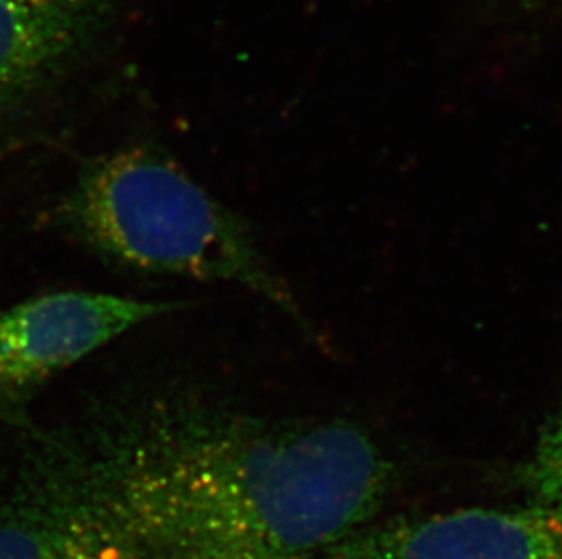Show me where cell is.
Wrapping results in <instances>:
<instances>
[{
	"label": "cell",
	"instance_id": "obj_1",
	"mask_svg": "<svg viewBox=\"0 0 562 559\" xmlns=\"http://www.w3.org/2000/svg\"><path fill=\"white\" fill-rule=\"evenodd\" d=\"M19 427V476L90 506L155 559H308L373 522L392 486L364 429L259 417L187 376Z\"/></svg>",
	"mask_w": 562,
	"mask_h": 559
},
{
	"label": "cell",
	"instance_id": "obj_3",
	"mask_svg": "<svg viewBox=\"0 0 562 559\" xmlns=\"http://www.w3.org/2000/svg\"><path fill=\"white\" fill-rule=\"evenodd\" d=\"M181 306L110 293L59 290L0 311V420L21 425L30 401L55 376Z\"/></svg>",
	"mask_w": 562,
	"mask_h": 559
},
{
	"label": "cell",
	"instance_id": "obj_8",
	"mask_svg": "<svg viewBox=\"0 0 562 559\" xmlns=\"http://www.w3.org/2000/svg\"><path fill=\"white\" fill-rule=\"evenodd\" d=\"M530 2H536V0H530Z\"/></svg>",
	"mask_w": 562,
	"mask_h": 559
},
{
	"label": "cell",
	"instance_id": "obj_4",
	"mask_svg": "<svg viewBox=\"0 0 562 559\" xmlns=\"http://www.w3.org/2000/svg\"><path fill=\"white\" fill-rule=\"evenodd\" d=\"M308 559H562V516L528 503L370 522Z\"/></svg>",
	"mask_w": 562,
	"mask_h": 559
},
{
	"label": "cell",
	"instance_id": "obj_6",
	"mask_svg": "<svg viewBox=\"0 0 562 559\" xmlns=\"http://www.w3.org/2000/svg\"><path fill=\"white\" fill-rule=\"evenodd\" d=\"M0 559L155 558L90 506L19 476L0 503Z\"/></svg>",
	"mask_w": 562,
	"mask_h": 559
},
{
	"label": "cell",
	"instance_id": "obj_5",
	"mask_svg": "<svg viewBox=\"0 0 562 559\" xmlns=\"http://www.w3.org/2000/svg\"><path fill=\"white\" fill-rule=\"evenodd\" d=\"M113 0H0V129L48 96L95 43Z\"/></svg>",
	"mask_w": 562,
	"mask_h": 559
},
{
	"label": "cell",
	"instance_id": "obj_2",
	"mask_svg": "<svg viewBox=\"0 0 562 559\" xmlns=\"http://www.w3.org/2000/svg\"><path fill=\"white\" fill-rule=\"evenodd\" d=\"M54 223L112 264L239 285L310 331L250 226L159 149L132 146L90 160L55 204Z\"/></svg>",
	"mask_w": 562,
	"mask_h": 559
},
{
	"label": "cell",
	"instance_id": "obj_7",
	"mask_svg": "<svg viewBox=\"0 0 562 559\" xmlns=\"http://www.w3.org/2000/svg\"><path fill=\"white\" fill-rule=\"evenodd\" d=\"M519 483L530 503L562 516V409L539 431L533 450L520 465Z\"/></svg>",
	"mask_w": 562,
	"mask_h": 559
}]
</instances>
